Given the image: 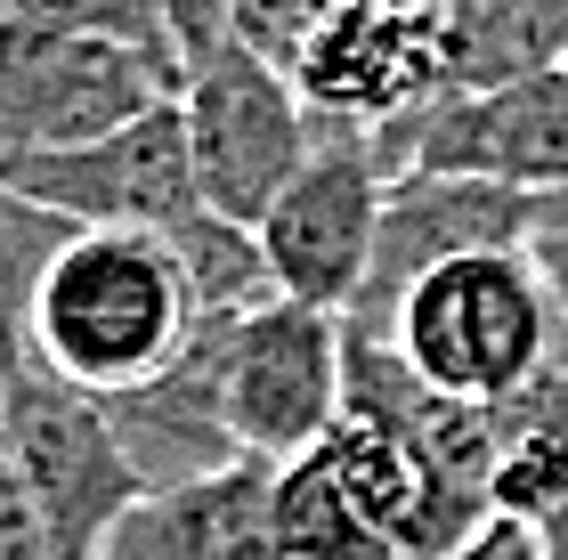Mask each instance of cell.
I'll return each instance as SVG.
<instances>
[{
  "mask_svg": "<svg viewBox=\"0 0 568 560\" xmlns=\"http://www.w3.org/2000/svg\"><path fill=\"white\" fill-rule=\"evenodd\" d=\"M382 195H390V163H382L374 131H333V122H317V155L252 220L268 285L284 301L349 317L357 293H366V268H374Z\"/></svg>",
  "mask_w": 568,
  "mask_h": 560,
  "instance_id": "cell-7",
  "label": "cell"
},
{
  "mask_svg": "<svg viewBox=\"0 0 568 560\" xmlns=\"http://www.w3.org/2000/svg\"><path fill=\"white\" fill-rule=\"evenodd\" d=\"M447 560H568L552 537H536L528 520H511V512H496V520H479L471 537H463Z\"/></svg>",
  "mask_w": 568,
  "mask_h": 560,
  "instance_id": "cell-20",
  "label": "cell"
},
{
  "mask_svg": "<svg viewBox=\"0 0 568 560\" xmlns=\"http://www.w3.org/2000/svg\"><path fill=\"white\" fill-rule=\"evenodd\" d=\"M382 9H415V17H438V0H382Z\"/></svg>",
  "mask_w": 568,
  "mask_h": 560,
  "instance_id": "cell-22",
  "label": "cell"
},
{
  "mask_svg": "<svg viewBox=\"0 0 568 560\" xmlns=\"http://www.w3.org/2000/svg\"><path fill=\"white\" fill-rule=\"evenodd\" d=\"M203 317L171 227H73L24 293V342L90 398H131L187 349Z\"/></svg>",
  "mask_w": 568,
  "mask_h": 560,
  "instance_id": "cell-1",
  "label": "cell"
},
{
  "mask_svg": "<svg viewBox=\"0 0 568 560\" xmlns=\"http://www.w3.org/2000/svg\"><path fill=\"white\" fill-rule=\"evenodd\" d=\"M447 90H504L568 65V0H438Z\"/></svg>",
  "mask_w": 568,
  "mask_h": 560,
  "instance_id": "cell-14",
  "label": "cell"
},
{
  "mask_svg": "<svg viewBox=\"0 0 568 560\" xmlns=\"http://www.w3.org/2000/svg\"><path fill=\"white\" fill-rule=\"evenodd\" d=\"M349 390V358H342V317L308 309V301L261 293L244 309H227L220 325V415L236 455H284L317 447Z\"/></svg>",
  "mask_w": 568,
  "mask_h": 560,
  "instance_id": "cell-6",
  "label": "cell"
},
{
  "mask_svg": "<svg viewBox=\"0 0 568 560\" xmlns=\"http://www.w3.org/2000/svg\"><path fill=\"white\" fill-rule=\"evenodd\" d=\"M268 471L276 464H261V455H236V464L187 479H154L106 528L98 560H284Z\"/></svg>",
  "mask_w": 568,
  "mask_h": 560,
  "instance_id": "cell-12",
  "label": "cell"
},
{
  "mask_svg": "<svg viewBox=\"0 0 568 560\" xmlns=\"http://www.w3.org/2000/svg\"><path fill=\"white\" fill-rule=\"evenodd\" d=\"M536 227H545V195L463 180V171H390L382 227H374V268H366V293H357V309L342 325L374 334L423 268L455 261V252H487V244H528Z\"/></svg>",
  "mask_w": 568,
  "mask_h": 560,
  "instance_id": "cell-11",
  "label": "cell"
},
{
  "mask_svg": "<svg viewBox=\"0 0 568 560\" xmlns=\"http://www.w3.org/2000/svg\"><path fill=\"white\" fill-rule=\"evenodd\" d=\"M0 187L73 227H179L187 212H203L179 98L58 155H0Z\"/></svg>",
  "mask_w": 568,
  "mask_h": 560,
  "instance_id": "cell-9",
  "label": "cell"
},
{
  "mask_svg": "<svg viewBox=\"0 0 568 560\" xmlns=\"http://www.w3.org/2000/svg\"><path fill=\"white\" fill-rule=\"evenodd\" d=\"M0 447L33 496L58 560H98L106 528L154 488L122 447L114 406L73 381L24 342V301H0Z\"/></svg>",
  "mask_w": 568,
  "mask_h": 560,
  "instance_id": "cell-3",
  "label": "cell"
},
{
  "mask_svg": "<svg viewBox=\"0 0 568 560\" xmlns=\"http://www.w3.org/2000/svg\"><path fill=\"white\" fill-rule=\"evenodd\" d=\"M284 73L308 98V114L333 131H390V122L423 114L430 98H447L438 24L415 9H382V0H333L293 41Z\"/></svg>",
  "mask_w": 568,
  "mask_h": 560,
  "instance_id": "cell-10",
  "label": "cell"
},
{
  "mask_svg": "<svg viewBox=\"0 0 568 560\" xmlns=\"http://www.w3.org/2000/svg\"><path fill=\"white\" fill-rule=\"evenodd\" d=\"M545 227H552V236H568V195H545Z\"/></svg>",
  "mask_w": 568,
  "mask_h": 560,
  "instance_id": "cell-21",
  "label": "cell"
},
{
  "mask_svg": "<svg viewBox=\"0 0 568 560\" xmlns=\"http://www.w3.org/2000/svg\"><path fill=\"white\" fill-rule=\"evenodd\" d=\"M227 9H236V41H252L261 58L284 65V58H293V41L333 9V0H227Z\"/></svg>",
  "mask_w": 568,
  "mask_h": 560,
  "instance_id": "cell-18",
  "label": "cell"
},
{
  "mask_svg": "<svg viewBox=\"0 0 568 560\" xmlns=\"http://www.w3.org/2000/svg\"><path fill=\"white\" fill-rule=\"evenodd\" d=\"M0 560H58V544H49V528L33 512V496H24V479L9 464V447H0Z\"/></svg>",
  "mask_w": 568,
  "mask_h": 560,
  "instance_id": "cell-19",
  "label": "cell"
},
{
  "mask_svg": "<svg viewBox=\"0 0 568 560\" xmlns=\"http://www.w3.org/2000/svg\"><path fill=\"white\" fill-rule=\"evenodd\" d=\"M179 98L163 49L0 17V155H58Z\"/></svg>",
  "mask_w": 568,
  "mask_h": 560,
  "instance_id": "cell-4",
  "label": "cell"
},
{
  "mask_svg": "<svg viewBox=\"0 0 568 560\" xmlns=\"http://www.w3.org/2000/svg\"><path fill=\"white\" fill-rule=\"evenodd\" d=\"M536 244L560 276V325L536 374L496 406V512L528 520L568 552V236L536 227Z\"/></svg>",
  "mask_w": 568,
  "mask_h": 560,
  "instance_id": "cell-13",
  "label": "cell"
},
{
  "mask_svg": "<svg viewBox=\"0 0 568 560\" xmlns=\"http://www.w3.org/2000/svg\"><path fill=\"white\" fill-rule=\"evenodd\" d=\"M268 503H276V544L284 560H390V544L374 537V520L349 503L342 471L317 447L284 455L268 471Z\"/></svg>",
  "mask_w": 568,
  "mask_h": 560,
  "instance_id": "cell-15",
  "label": "cell"
},
{
  "mask_svg": "<svg viewBox=\"0 0 568 560\" xmlns=\"http://www.w3.org/2000/svg\"><path fill=\"white\" fill-rule=\"evenodd\" d=\"M154 17H163V41H171L179 73L236 41V9H227V0H154Z\"/></svg>",
  "mask_w": 568,
  "mask_h": 560,
  "instance_id": "cell-17",
  "label": "cell"
},
{
  "mask_svg": "<svg viewBox=\"0 0 568 560\" xmlns=\"http://www.w3.org/2000/svg\"><path fill=\"white\" fill-rule=\"evenodd\" d=\"M179 122H187L195 187L220 220H261L293 187V171L317 155V114L293 90V73L261 58L252 41L212 49L203 65L179 73Z\"/></svg>",
  "mask_w": 568,
  "mask_h": 560,
  "instance_id": "cell-5",
  "label": "cell"
},
{
  "mask_svg": "<svg viewBox=\"0 0 568 560\" xmlns=\"http://www.w3.org/2000/svg\"><path fill=\"white\" fill-rule=\"evenodd\" d=\"M374 146L390 171H463L520 195H568V65L504 90H447L374 131Z\"/></svg>",
  "mask_w": 568,
  "mask_h": 560,
  "instance_id": "cell-8",
  "label": "cell"
},
{
  "mask_svg": "<svg viewBox=\"0 0 568 560\" xmlns=\"http://www.w3.org/2000/svg\"><path fill=\"white\" fill-rule=\"evenodd\" d=\"M0 17H17V24H73V33H114V41H139V49H163V58H171L154 0H0Z\"/></svg>",
  "mask_w": 568,
  "mask_h": 560,
  "instance_id": "cell-16",
  "label": "cell"
},
{
  "mask_svg": "<svg viewBox=\"0 0 568 560\" xmlns=\"http://www.w3.org/2000/svg\"><path fill=\"white\" fill-rule=\"evenodd\" d=\"M552 325H560V276L545 244L528 236V244H487L423 268L374 334L438 390L504 406L552 349Z\"/></svg>",
  "mask_w": 568,
  "mask_h": 560,
  "instance_id": "cell-2",
  "label": "cell"
}]
</instances>
